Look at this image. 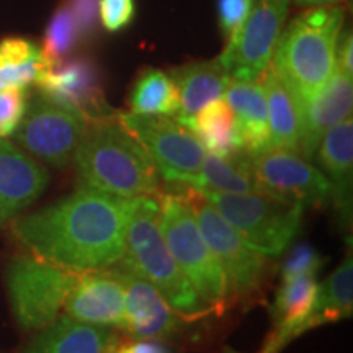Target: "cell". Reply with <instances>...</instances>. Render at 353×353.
<instances>
[{"instance_id":"1","label":"cell","mask_w":353,"mask_h":353,"mask_svg":"<svg viewBox=\"0 0 353 353\" xmlns=\"http://www.w3.org/2000/svg\"><path fill=\"white\" fill-rule=\"evenodd\" d=\"M130 198L79 187L63 200L12 221V234L37 257L72 273L121 262Z\"/></svg>"},{"instance_id":"2","label":"cell","mask_w":353,"mask_h":353,"mask_svg":"<svg viewBox=\"0 0 353 353\" xmlns=\"http://www.w3.org/2000/svg\"><path fill=\"white\" fill-rule=\"evenodd\" d=\"M77 182L123 198L161 195V176L138 139L118 121H88L74 154Z\"/></svg>"},{"instance_id":"3","label":"cell","mask_w":353,"mask_h":353,"mask_svg":"<svg viewBox=\"0 0 353 353\" xmlns=\"http://www.w3.org/2000/svg\"><path fill=\"white\" fill-rule=\"evenodd\" d=\"M342 25V7H316L281 32L272 69L298 105L314 97L337 70L335 54Z\"/></svg>"},{"instance_id":"4","label":"cell","mask_w":353,"mask_h":353,"mask_svg":"<svg viewBox=\"0 0 353 353\" xmlns=\"http://www.w3.org/2000/svg\"><path fill=\"white\" fill-rule=\"evenodd\" d=\"M121 263L156 286L182 319H200L210 312L165 244L159 195L130 198Z\"/></svg>"},{"instance_id":"5","label":"cell","mask_w":353,"mask_h":353,"mask_svg":"<svg viewBox=\"0 0 353 353\" xmlns=\"http://www.w3.org/2000/svg\"><path fill=\"white\" fill-rule=\"evenodd\" d=\"M159 201L161 229L172 257L210 312L223 311L232 299L228 278L203 237L188 200L183 193H161Z\"/></svg>"},{"instance_id":"6","label":"cell","mask_w":353,"mask_h":353,"mask_svg":"<svg viewBox=\"0 0 353 353\" xmlns=\"http://www.w3.org/2000/svg\"><path fill=\"white\" fill-rule=\"evenodd\" d=\"M236 229L250 249L263 257H278L291 245L303 224L304 210L263 193H221L195 188Z\"/></svg>"},{"instance_id":"7","label":"cell","mask_w":353,"mask_h":353,"mask_svg":"<svg viewBox=\"0 0 353 353\" xmlns=\"http://www.w3.org/2000/svg\"><path fill=\"white\" fill-rule=\"evenodd\" d=\"M77 275L32 252L13 257L7 265L6 285L19 327L37 332L57 319Z\"/></svg>"},{"instance_id":"8","label":"cell","mask_w":353,"mask_h":353,"mask_svg":"<svg viewBox=\"0 0 353 353\" xmlns=\"http://www.w3.org/2000/svg\"><path fill=\"white\" fill-rule=\"evenodd\" d=\"M87 125L88 118L81 110L38 90L30 95L23 118L12 136L37 161L64 169L74 159Z\"/></svg>"},{"instance_id":"9","label":"cell","mask_w":353,"mask_h":353,"mask_svg":"<svg viewBox=\"0 0 353 353\" xmlns=\"http://www.w3.org/2000/svg\"><path fill=\"white\" fill-rule=\"evenodd\" d=\"M118 121L138 139L167 183L196 187L205 149L179 120L164 114L120 113Z\"/></svg>"},{"instance_id":"10","label":"cell","mask_w":353,"mask_h":353,"mask_svg":"<svg viewBox=\"0 0 353 353\" xmlns=\"http://www.w3.org/2000/svg\"><path fill=\"white\" fill-rule=\"evenodd\" d=\"M198 226L228 278L232 299H252L260 291L267 257L250 249L231 224L190 185H179Z\"/></svg>"},{"instance_id":"11","label":"cell","mask_w":353,"mask_h":353,"mask_svg":"<svg viewBox=\"0 0 353 353\" xmlns=\"http://www.w3.org/2000/svg\"><path fill=\"white\" fill-rule=\"evenodd\" d=\"M288 7L290 0H254L244 23L218 57L229 77L259 81L263 76L283 32Z\"/></svg>"},{"instance_id":"12","label":"cell","mask_w":353,"mask_h":353,"mask_svg":"<svg viewBox=\"0 0 353 353\" xmlns=\"http://www.w3.org/2000/svg\"><path fill=\"white\" fill-rule=\"evenodd\" d=\"M250 164L263 195L306 208H319L330 200L324 174L298 152L268 148L250 154Z\"/></svg>"},{"instance_id":"13","label":"cell","mask_w":353,"mask_h":353,"mask_svg":"<svg viewBox=\"0 0 353 353\" xmlns=\"http://www.w3.org/2000/svg\"><path fill=\"white\" fill-rule=\"evenodd\" d=\"M37 85L43 94L81 110L88 121L112 117L105 103L100 68L92 57L74 56L51 63L38 77Z\"/></svg>"},{"instance_id":"14","label":"cell","mask_w":353,"mask_h":353,"mask_svg":"<svg viewBox=\"0 0 353 353\" xmlns=\"http://www.w3.org/2000/svg\"><path fill=\"white\" fill-rule=\"evenodd\" d=\"M117 267L125 288V330L132 339L167 341L175 337L183 327V321L172 309L165 298L138 273L121 262Z\"/></svg>"},{"instance_id":"15","label":"cell","mask_w":353,"mask_h":353,"mask_svg":"<svg viewBox=\"0 0 353 353\" xmlns=\"http://www.w3.org/2000/svg\"><path fill=\"white\" fill-rule=\"evenodd\" d=\"M64 312L85 324L125 329V288L117 270L79 273L65 299Z\"/></svg>"},{"instance_id":"16","label":"cell","mask_w":353,"mask_h":353,"mask_svg":"<svg viewBox=\"0 0 353 353\" xmlns=\"http://www.w3.org/2000/svg\"><path fill=\"white\" fill-rule=\"evenodd\" d=\"M48 185L50 174L41 162L12 141L0 138V224L23 214Z\"/></svg>"},{"instance_id":"17","label":"cell","mask_w":353,"mask_h":353,"mask_svg":"<svg viewBox=\"0 0 353 353\" xmlns=\"http://www.w3.org/2000/svg\"><path fill=\"white\" fill-rule=\"evenodd\" d=\"M352 77L335 70L330 81L311 99L298 105L299 145L298 154L306 161L316 157L322 138L334 125L352 114Z\"/></svg>"},{"instance_id":"18","label":"cell","mask_w":353,"mask_h":353,"mask_svg":"<svg viewBox=\"0 0 353 353\" xmlns=\"http://www.w3.org/2000/svg\"><path fill=\"white\" fill-rule=\"evenodd\" d=\"M321 172L330 185V201L342 228H350L353 179V121L343 118L325 132L316 151Z\"/></svg>"},{"instance_id":"19","label":"cell","mask_w":353,"mask_h":353,"mask_svg":"<svg viewBox=\"0 0 353 353\" xmlns=\"http://www.w3.org/2000/svg\"><path fill=\"white\" fill-rule=\"evenodd\" d=\"M317 294L316 276H298L283 280L270 307L273 332L259 353H280L293 339L311 314Z\"/></svg>"},{"instance_id":"20","label":"cell","mask_w":353,"mask_h":353,"mask_svg":"<svg viewBox=\"0 0 353 353\" xmlns=\"http://www.w3.org/2000/svg\"><path fill=\"white\" fill-rule=\"evenodd\" d=\"M224 97L234 114L242 151L257 154L270 148V126L262 83L231 79Z\"/></svg>"},{"instance_id":"21","label":"cell","mask_w":353,"mask_h":353,"mask_svg":"<svg viewBox=\"0 0 353 353\" xmlns=\"http://www.w3.org/2000/svg\"><path fill=\"white\" fill-rule=\"evenodd\" d=\"M114 335L112 327L85 324L64 314L37 330L21 353H107Z\"/></svg>"},{"instance_id":"22","label":"cell","mask_w":353,"mask_h":353,"mask_svg":"<svg viewBox=\"0 0 353 353\" xmlns=\"http://www.w3.org/2000/svg\"><path fill=\"white\" fill-rule=\"evenodd\" d=\"M169 76L179 90V118L193 117L211 101L223 99L231 82L219 59L180 65Z\"/></svg>"},{"instance_id":"23","label":"cell","mask_w":353,"mask_h":353,"mask_svg":"<svg viewBox=\"0 0 353 353\" xmlns=\"http://www.w3.org/2000/svg\"><path fill=\"white\" fill-rule=\"evenodd\" d=\"M195 138L208 154L226 157L241 151L237 138L234 114L228 101L219 99L203 107L190 118H176Z\"/></svg>"},{"instance_id":"24","label":"cell","mask_w":353,"mask_h":353,"mask_svg":"<svg viewBox=\"0 0 353 353\" xmlns=\"http://www.w3.org/2000/svg\"><path fill=\"white\" fill-rule=\"evenodd\" d=\"M353 312V260L348 254L335 272L317 285V294L311 314L304 321L299 335L307 330L347 319Z\"/></svg>"},{"instance_id":"25","label":"cell","mask_w":353,"mask_h":353,"mask_svg":"<svg viewBox=\"0 0 353 353\" xmlns=\"http://www.w3.org/2000/svg\"><path fill=\"white\" fill-rule=\"evenodd\" d=\"M262 88L267 100L270 148L298 152L299 145V110L294 97L278 79L272 68L263 72Z\"/></svg>"},{"instance_id":"26","label":"cell","mask_w":353,"mask_h":353,"mask_svg":"<svg viewBox=\"0 0 353 353\" xmlns=\"http://www.w3.org/2000/svg\"><path fill=\"white\" fill-rule=\"evenodd\" d=\"M193 188L214 190V192L234 193V195L263 193L250 164V154L242 149L226 157L206 154L201 164L198 185Z\"/></svg>"},{"instance_id":"27","label":"cell","mask_w":353,"mask_h":353,"mask_svg":"<svg viewBox=\"0 0 353 353\" xmlns=\"http://www.w3.org/2000/svg\"><path fill=\"white\" fill-rule=\"evenodd\" d=\"M51 61L38 44L25 38L0 41V88H28Z\"/></svg>"},{"instance_id":"28","label":"cell","mask_w":353,"mask_h":353,"mask_svg":"<svg viewBox=\"0 0 353 353\" xmlns=\"http://www.w3.org/2000/svg\"><path fill=\"white\" fill-rule=\"evenodd\" d=\"M179 90L169 74L144 69L136 79L130 95L131 113L172 117L179 113Z\"/></svg>"},{"instance_id":"29","label":"cell","mask_w":353,"mask_h":353,"mask_svg":"<svg viewBox=\"0 0 353 353\" xmlns=\"http://www.w3.org/2000/svg\"><path fill=\"white\" fill-rule=\"evenodd\" d=\"M79 41H82V39L77 23L74 20L72 12L64 3L54 12V15L51 17L50 23L46 26L41 50L51 63H56V61L68 57Z\"/></svg>"},{"instance_id":"30","label":"cell","mask_w":353,"mask_h":353,"mask_svg":"<svg viewBox=\"0 0 353 353\" xmlns=\"http://www.w3.org/2000/svg\"><path fill=\"white\" fill-rule=\"evenodd\" d=\"M28 88H0V138H8L19 128L28 105Z\"/></svg>"},{"instance_id":"31","label":"cell","mask_w":353,"mask_h":353,"mask_svg":"<svg viewBox=\"0 0 353 353\" xmlns=\"http://www.w3.org/2000/svg\"><path fill=\"white\" fill-rule=\"evenodd\" d=\"M324 265V259L311 244H298L291 249L281 267V280L298 276H316Z\"/></svg>"},{"instance_id":"32","label":"cell","mask_w":353,"mask_h":353,"mask_svg":"<svg viewBox=\"0 0 353 353\" xmlns=\"http://www.w3.org/2000/svg\"><path fill=\"white\" fill-rule=\"evenodd\" d=\"M134 0H100V20L108 32H120L134 19Z\"/></svg>"},{"instance_id":"33","label":"cell","mask_w":353,"mask_h":353,"mask_svg":"<svg viewBox=\"0 0 353 353\" xmlns=\"http://www.w3.org/2000/svg\"><path fill=\"white\" fill-rule=\"evenodd\" d=\"M65 6L72 12L81 39H92L99 30L100 0H68Z\"/></svg>"},{"instance_id":"34","label":"cell","mask_w":353,"mask_h":353,"mask_svg":"<svg viewBox=\"0 0 353 353\" xmlns=\"http://www.w3.org/2000/svg\"><path fill=\"white\" fill-rule=\"evenodd\" d=\"M252 2L254 0H218L221 32L228 39L244 23L245 17L249 15L250 7H252Z\"/></svg>"},{"instance_id":"35","label":"cell","mask_w":353,"mask_h":353,"mask_svg":"<svg viewBox=\"0 0 353 353\" xmlns=\"http://www.w3.org/2000/svg\"><path fill=\"white\" fill-rule=\"evenodd\" d=\"M107 353H174L162 341L152 339H123L114 335L112 343L107 348Z\"/></svg>"},{"instance_id":"36","label":"cell","mask_w":353,"mask_h":353,"mask_svg":"<svg viewBox=\"0 0 353 353\" xmlns=\"http://www.w3.org/2000/svg\"><path fill=\"white\" fill-rule=\"evenodd\" d=\"M352 52H353V38L352 32H343L339 37L337 43V70H342L347 76H353V61H352Z\"/></svg>"},{"instance_id":"37","label":"cell","mask_w":353,"mask_h":353,"mask_svg":"<svg viewBox=\"0 0 353 353\" xmlns=\"http://www.w3.org/2000/svg\"><path fill=\"white\" fill-rule=\"evenodd\" d=\"M293 2H296L298 6L314 7V6H329V3L341 2V0H293Z\"/></svg>"},{"instance_id":"38","label":"cell","mask_w":353,"mask_h":353,"mask_svg":"<svg viewBox=\"0 0 353 353\" xmlns=\"http://www.w3.org/2000/svg\"><path fill=\"white\" fill-rule=\"evenodd\" d=\"M223 353H239V352H236V350H232V348H224V350H223Z\"/></svg>"}]
</instances>
